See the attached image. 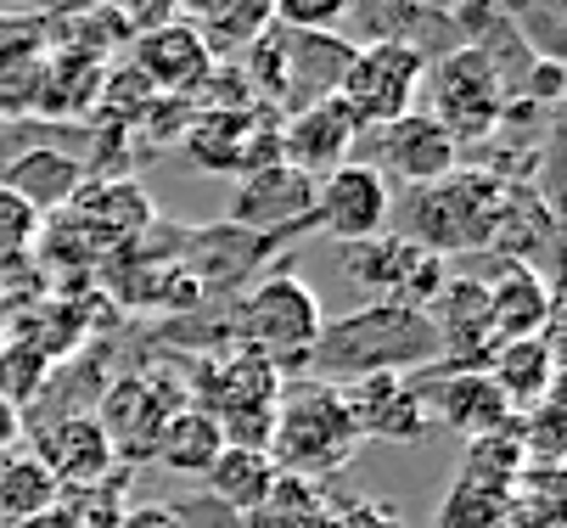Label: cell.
<instances>
[{"instance_id": "4", "label": "cell", "mask_w": 567, "mask_h": 528, "mask_svg": "<svg viewBox=\"0 0 567 528\" xmlns=\"http://www.w3.org/2000/svg\"><path fill=\"white\" fill-rule=\"evenodd\" d=\"M360 449V433L343 411V394L332 383H315V376H298V383H281L276 394V433H270V462L287 478H320L349 467V456Z\"/></svg>"}, {"instance_id": "14", "label": "cell", "mask_w": 567, "mask_h": 528, "mask_svg": "<svg viewBox=\"0 0 567 528\" xmlns=\"http://www.w3.org/2000/svg\"><path fill=\"white\" fill-rule=\"evenodd\" d=\"M360 141H365V135H360V124L343 113L338 96H332V102H315V107H303V113H292V118L276 124L281 164L298 169V175L315 180V186L327 180L332 169H343V164L354 158Z\"/></svg>"}, {"instance_id": "27", "label": "cell", "mask_w": 567, "mask_h": 528, "mask_svg": "<svg viewBox=\"0 0 567 528\" xmlns=\"http://www.w3.org/2000/svg\"><path fill=\"white\" fill-rule=\"evenodd\" d=\"M40 68H45V51H40L34 34H7V40H0V118H7V124L34 113Z\"/></svg>"}, {"instance_id": "5", "label": "cell", "mask_w": 567, "mask_h": 528, "mask_svg": "<svg viewBox=\"0 0 567 528\" xmlns=\"http://www.w3.org/2000/svg\"><path fill=\"white\" fill-rule=\"evenodd\" d=\"M327 327V310H320L315 287L298 276V270H270L265 281H254L248 292L236 298V321H230V338L236 349H254L265 354L276 371L287 365H309V349Z\"/></svg>"}, {"instance_id": "41", "label": "cell", "mask_w": 567, "mask_h": 528, "mask_svg": "<svg viewBox=\"0 0 567 528\" xmlns=\"http://www.w3.org/2000/svg\"><path fill=\"white\" fill-rule=\"evenodd\" d=\"M416 7H427V12H455L461 0H416Z\"/></svg>"}, {"instance_id": "19", "label": "cell", "mask_w": 567, "mask_h": 528, "mask_svg": "<svg viewBox=\"0 0 567 528\" xmlns=\"http://www.w3.org/2000/svg\"><path fill=\"white\" fill-rule=\"evenodd\" d=\"M550 327H556V287L545 281V270L501 259V281H489V332H495V349L501 343H523V338H545Z\"/></svg>"}, {"instance_id": "28", "label": "cell", "mask_w": 567, "mask_h": 528, "mask_svg": "<svg viewBox=\"0 0 567 528\" xmlns=\"http://www.w3.org/2000/svg\"><path fill=\"white\" fill-rule=\"evenodd\" d=\"M51 506H56V484H51V473L29 456V449H18V456L0 462V517L29 522V517H40Z\"/></svg>"}, {"instance_id": "32", "label": "cell", "mask_w": 567, "mask_h": 528, "mask_svg": "<svg viewBox=\"0 0 567 528\" xmlns=\"http://www.w3.org/2000/svg\"><path fill=\"white\" fill-rule=\"evenodd\" d=\"M501 12L512 23V34L528 45V56L539 62H561V0H501Z\"/></svg>"}, {"instance_id": "36", "label": "cell", "mask_w": 567, "mask_h": 528, "mask_svg": "<svg viewBox=\"0 0 567 528\" xmlns=\"http://www.w3.org/2000/svg\"><path fill=\"white\" fill-rule=\"evenodd\" d=\"M332 528H404V522L382 500H343L338 517H332Z\"/></svg>"}, {"instance_id": "25", "label": "cell", "mask_w": 567, "mask_h": 528, "mask_svg": "<svg viewBox=\"0 0 567 528\" xmlns=\"http://www.w3.org/2000/svg\"><path fill=\"white\" fill-rule=\"evenodd\" d=\"M338 495L320 478H276V489L265 495V506L248 517V528H332L338 517Z\"/></svg>"}, {"instance_id": "12", "label": "cell", "mask_w": 567, "mask_h": 528, "mask_svg": "<svg viewBox=\"0 0 567 528\" xmlns=\"http://www.w3.org/2000/svg\"><path fill=\"white\" fill-rule=\"evenodd\" d=\"M427 416H439L444 427L483 438V433H501L517 422V411L506 405V394L489 383V371H455V365H427L411 376Z\"/></svg>"}, {"instance_id": "10", "label": "cell", "mask_w": 567, "mask_h": 528, "mask_svg": "<svg viewBox=\"0 0 567 528\" xmlns=\"http://www.w3.org/2000/svg\"><path fill=\"white\" fill-rule=\"evenodd\" d=\"M388 225H393V186L371 164L349 158L343 169H332L315 186V231L338 237L343 248L382 237Z\"/></svg>"}, {"instance_id": "18", "label": "cell", "mask_w": 567, "mask_h": 528, "mask_svg": "<svg viewBox=\"0 0 567 528\" xmlns=\"http://www.w3.org/2000/svg\"><path fill=\"white\" fill-rule=\"evenodd\" d=\"M338 394H343V411H349L360 438L411 444V438H422L433 427V416H427L411 376H360V383H349Z\"/></svg>"}, {"instance_id": "40", "label": "cell", "mask_w": 567, "mask_h": 528, "mask_svg": "<svg viewBox=\"0 0 567 528\" xmlns=\"http://www.w3.org/2000/svg\"><path fill=\"white\" fill-rule=\"evenodd\" d=\"M18 528H68V517L51 506V511H40V517H29V522H18Z\"/></svg>"}, {"instance_id": "43", "label": "cell", "mask_w": 567, "mask_h": 528, "mask_svg": "<svg viewBox=\"0 0 567 528\" xmlns=\"http://www.w3.org/2000/svg\"><path fill=\"white\" fill-rule=\"evenodd\" d=\"M7 130H12V124H7V118H0V135H7ZM7 158H12V153H7V146H0V164H7Z\"/></svg>"}, {"instance_id": "42", "label": "cell", "mask_w": 567, "mask_h": 528, "mask_svg": "<svg viewBox=\"0 0 567 528\" xmlns=\"http://www.w3.org/2000/svg\"><path fill=\"white\" fill-rule=\"evenodd\" d=\"M12 327V304H7V287H0V332Z\"/></svg>"}, {"instance_id": "7", "label": "cell", "mask_w": 567, "mask_h": 528, "mask_svg": "<svg viewBox=\"0 0 567 528\" xmlns=\"http://www.w3.org/2000/svg\"><path fill=\"white\" fill-rule=\"evenodd\" d=\"M192 400L186 376H164V371H118L113 383L102 389L96 400V427L107 433L113 444V462L135 467V462H152L157 449V433H164L169 411H181Z\"/></svg>"}, {"instance_id": "6", "label": "cell", "mask_w": 567, "mask_h": 528, "mask_svg": "<svg viewBox=\"0 0 567 528\" xmlns=\"http://www.w3.org/2000/svg\"><path fill=\"white\" fill-rule=\"evenodd\" d=\"M422 91H427V56L422 51L393 45V40H365V45H354V56L343 68L338 102L360 124V135H371L404 113H416Z\"/></svg>"}, {"instance_id": "26", "label": "cell", "mask_w": 567, "mask_h": 528, "mask_svg": "<svg viewBox=\"0 0 567 528\" xmlns=\"http://www.w3.org/2000/svg\"><path fill=\"white\" fill-rule=\"evenodd\" d=\"M270 29H276V7H270V0H219L214 18L197 23V34L214 51V62H236L248 45H259Z\"/></svg>"}, {"instance_id": "21", "label": "cell", "mask_w": 567, "mask_h": 528, "mask_svg": "<svg viewBox=\"0 0 567 528\" xmlns=\"http://www.w3.org/2000/svg\"><path fill=\"white\" fill-rule=\"evenodd\" d=\"M489 383L506 394V405L523 416V411H534V405H545V400H556V327L545 332V338H523V343H501L495 354H489Z\"/></svg>"}, {"instance_id": "38", "label": "cell", "mask_w": 567, "mask_h": 528, "mask_svg": "<svg viewBox=\"0 0 567 528\" xmlns=\"http://www.w3.org/2000/svg\"><path fill=\"white\" fill-rule=\"evenodd\" d=\"M18 444H23V411H12L7 400H0V456H12Z\"/></svg>"}, {"instance_id": "37", "label": "cell", "mask_w": 567, "mask_h": 528, "mask_svg": "<svg viewBox=\"0 0 567 528\" xmlns=\"http://www.w3.org/2000/svg\"><path fill=\"white\" fill-rule=\"evenodd\" d=\"M118 528H175V511L169 506H124Z\"/></svg>"}, {"instance_id": "1", "label": "cell", "mask_w": 567, "mask_h": 528, "mask_svg": "<svg viewBox=\"0 0 567 528\" xmlns=\"http://www.w3.org/2000/svg\"><path fill=\"white\" fill-rule=\"evenodd\" d=\"M427 365H439V332H433L427 310L382 298V304H365L343 321L320 327L303 376L349 389L360 376H416Z\"/></svg>"}, {"instance_id": "2", "label": "cell", "mask_w": 567, "mask_h": 528, "mask_svg": "<svg viewBox=\"0 0 567 528\" xmlns=\"http://www.w3.org/2000/svg\"><path fill=\"white\" fill-rule=\"evenodd\" d=\"M354 56L349 34H303V29H270L259 45L236 56V68L248 73L254 102L270 118H292L315 102H332L343 85V68Z\"/></svg>"}, {"instance_id": "3", "label": "cell", "mask_w": 567, "mask_h": 528, "mask_svg": "<svg viewBox=\"0 0 567 528\" xmlns=\"http://www.w3.org/2000/svg\"><path fill=\"white\" fill-rule=\"evenodd\" d=\"M506 186L483 169H455L433 186H416L404 203H393V219L404 242H416L433 259L450 253H489L495 242V219H501Z\"/></svg>"}, {"instance_id": "29", "label": "cell", "mask_w": 567, "mask_h": 528, "mask_svg": "<svg viewBox=\"0 0 567 528\" xmlns=\"http://www.w3.org/2000/svg\"><path fill=\"white\" fill-rule=\"evenodd\" d=\"M528 456H523V427H501V433H483V438H466V462H461V478H477V484H495V489H512L523 478Z\"/></svg>"}, {"instance_id": "8", "label": "cell", "mask_w": 567, "mask_h": 528, "mask_svg": "<svg viewBox=\"0 0 567 528\" xmlns=\"http://www.w3.org/2000/svg\"><path fill=\"white\" fill-rule=\"evenodd\" d=\"M422 96H433V124L455 141V146H483L495 135V124H501V107H506V91H501V80H495V68L483 62L472 45H461V51H450V56H439V62H427V91Z\"/></svg>"}, {"instance_id": "20", "label": "cell", "mask_w": 567, "mask_h": 528, "mask_svg": "<svg viewBox=\"0 0 567 528\" xmlns=\"http://www.w3.org/2000/svg\"><path fill=\"white\" fill-rule=\"evenodd\" d=\"M85 180H91V169L79 164L73 153H56V146H23V153H12L7 164H0V186L18 191L40 219L62 214Z\"/></svg>"}, {"instance_id": "22", "label": "cell", "mask_w": 567, "mask_h": 528, "mask_svg": "<svg viewBox=\"0 0 567 528\" xmlns=\"http://www.w3.org/2000/svg\"><path fill=\"white\" fill-rule=\"evenodd\" d=\"M102 56L96 51H45V68H40V96H34V113L45 118H79L96 107V91H102Z\"/></svg>"}, {"instance_id": "16", "label": "cell", "mask_w": 567, "mask_h": 528, "mask_svg": "<svg viewBox=\"0 0 567 528\" xmlns=\"http://www.w3.org/2000/svg\"><path fill=\"white\" fill-rule=\"evenodd\" d=\"M29 433H34L29 456L51 473L56 489H85V484H102L107 473H118L113 444H107V433L96 427L91 411L62 416V422H45V427H29Z\"/></svg>"}, {"instance_id": "35", "label": "cell", "mask_w": 567, "mask_h": 528, "mask_svg": "<svg viewBox=\"0 0 567 528\" xmlns=\"http://www.w3.org/2000/svg\"><path fill=\"white\" fill-rule=\"evenodd\" d=\"M169 511H175V528H248V517H236L214 495H181Z\"/></svg>"}, {"instance_id": "39", "label": "cell", "mask_w": 567, "mask_h": 528, "mask_svg": "<svg viewBox=\"0 0 567 528\" xmlns=\"http://www.w3.org/2000/svg\"><path fill=\"white\" fill-rule=\"evenodd\" d=\"M214 7H219V0H175V18L197 29V23H208V18H214Z\"/></svg>"}, {"instance_id": "11", "label": "cell", "mask_w": 567, "mask_h": 528, "mask_svg": "<svg viewBox=\"0 0 567 528\" xmlns=\"http://www.w3.org/2000/svg\"><path fill=\"white\" fill-rule=\"evenodd\" d=\"M371 169L388 186H411L416 191V186H433V180L461 169V146L416 107V113L371 130Z\"/></svg>"}, {"instance_id": "34", "label": "cell", "mask_w": 567, "mask_h": 528, "mask_svg": "<svg viewBox=\"0 0 567 528\" xmlns=\"http://www.w3.org/2000/svg\"><path fill=\"white\" fill-rule=\"evenodd\" d=\"M281 29H303V34H338L354 12V0H270Z\"/></svg>"}, {"instance_id": "15", "label": "cell", "mask_w": 567, "mask_h": 528, "mask_svg": "<svg viewBox=\"0 0 567 528\" xmlns=\"http://www.w3.org/2000/svg\"><path fill=\"white\" fill-rule=\"evenodd\" d=\"M130 45H135V51H130V68L141 73L157 96H186V102H192L197 85L214 73V51H208L203 34H197L192 23H181V18L135 34Z\"/></svg>"}, {"instance_id": "31", "label": "cell", "mask_w": 567, "mask_h": 528, "mask_svg": "<svg viewBox=\"0 0 567 528\" xmlns=\"http://www.w3.org/2000/svg\"><path fill=\"white\" fill-rule=\"evenodd\" d=\"M51 371H56V365H51L40 349H29V343H18V338H0V400H7L12 411H29V405L45 394Z\"/></svg>"}, {"instance_id": "13", "label": "cell", "mask_w": 567, "mask_h": 528, "mask_svg": "<svg viewBox=\"0 0 567 528\" xmlns=\"http://www.w3.org/2000/svg\"><path fill=\"white\" fill-rule=\"evenodd\" d=\"M427 321L439 332V365H455V371L489 365L495 332H489V281L483 276H450L427 304Z\"/></svg>"}, {"instance_id": "9", "label": "cell", "mask_w": 567, "mask_h": 528, "mask_svg": "<svg viewBox=\"0 0 567 528\" xmlns=\"http://www.w3.org/2000/svg\"><path fill=\"white\" fill-rule=\"evenodd\" d=\"M276 124L270 113H197L192 130L181 135V146L192 153L197 169L208 175H259L270 164H281V146H276Z\"/></svg>"}, {"instance_id": "30", "label": "cell", "mask_w": 567, "mask_h": 528, "mask_svg": "<svg viewBox=\"0 0 567 528\" xmlns=\"http://www.w3.org/2000/svg\"><path fill=\"white\" fill-rule=\"evenodd\" d=\"M512 522V489L455 478L450 495L439 500V528H506Z\"/></svg>"}, {"instance_id": "17", "label": "cell", "mask_w": 567, "mask_h": 528, "mask_svg": "<svg viewBox=\"0 0 567 528\" xmlns=\"http://www.w3.org/2000/svg\"><path fill=\"white\" fill-rule=\"evenodd\" d=\"M230 225L241 231H315V180H303L287 164H270L259 175H241V191L230 203Z\"/></svg>"}, {"instance_id": "23", "label": "cell", "mask_w": 567, "mask_h": 528, "mask_svg": "<svg viewBox=\"0 0 567 528\" xmlns=\"http://www.w3.org/2000/svg\"><path fill=\"white\" fill-rule=\"evenodd\" d=\"M276 462L265 456V449H241V444H225L219 456L208 462V473H203V495H214L219 506H230L236 517H254L259 506H265V495L276 489Z\"/></svg>"}, {"instance_id": "33", "label": "cell", "mask_w": 567, "mask_h": 528, "mask_svg": "<svg viewBox=\"0 0 567 528\" xmlns=\"http://www.w3.org/2000/svg\"><path fill=\"white\" fill-rule=\"evenodd\" d=\"M40 231H45V219H40L18 191L0 186V270L23 265V259L40 248Z\"/></svg>"}, {"instance_id": "24", "label": "cell", "mask_w": 567, "mask_h": 528, "mask_svg": "<svg viewBox=\"0 0 567 528\" xmlns=\"http://www.w3.org/2000/svg\"><path fill=\"white\" fill-rule=\"evenodd\" d=\"M219 449H225L219 422H214L197 400H186L181 411H169L164 433H157L152 462H164L169 473H186V478H203V473H208V462L219 456Z\"/></svg>"}]
</instances>
